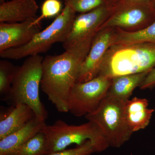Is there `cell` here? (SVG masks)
<instances>
[{"label": "cell", "mask_w": 155, "mask_h": 155, "mask_svg": "<svg viewBox=\"0 0 155 155\" xmlns=\"http://www.w3.org/2000/svg\"><path fill=\"white\" fill-rule=\"evenodd\" d=\"M41 131L46 139L48 155L66 149L72 144L81 145L88 140L94 144L97 153L110 147L99 127L90 121L80 125H70L59 119L53 125H46Z\"/></svg>", "instance_id": "obj_4"}, {"label": "cell", "mask_w": 155, "mask_h": 155, "mask_svg": "<svg viewBox=\"0 0 155 155\" xmlns=\"http://www.w3.org/2000/svg\"><path fill=\"white\" fill-rule=\"evenodd\" d=\"M126 101L107 96L95 110L85 116L99 127L110 147H121L133 134L125 116Z\"/></svg>", "instance_id": "obj_5"}, {"label": "cell", "mask_w": 155, "mask_h": 155, "mask_svg": "<svg viewBox=\"0 0 155 155\" xmlns=\"http://www.w3.org/2000/svg\"><path fill=\"white\" fill-rule=\"evenodd\" d=\"M46 124L45 120L35 116L18 130L0 140V155H8L41 132Z\"/></svg>", "instance_id": "obj_13"}, {"label": "cell", "mask_w": 155, "mask_h": 155, "mask_svg": "<svg viewBox=\"0 0 155 155\" xmlns=\"http://www.w3.org/2000/svg\"><path fill=\"white\" fill-rule=\"evenodd\" d=\"M116 31V28H106L97 32L81 67L77 82H86L98 75L103 58L114 43Z\"/></svg>", "instance_id": "obj_10"}, {"label": "cell", "mask_w": 155, "mask_h": 155, "mask_svg": "<svg viewBox=\"0 0 155 155\" xmlns=\"http://www.w3.org/2000/svg\"><path fill=\"white\" fill-rule=\"evenodd\" d=\"M155 21V8L151 0L144 2L123 0L112 7L110 13L99 30L106 28L126 31L141 30Z\"/></svg>", "instance_id": "obj_7"}, {"label": "cell", "mask_w": 155, "mask_h": 155, "mask_svg": "<svg viewBox=\"0 0 155 155\" xmlns=\"http://www.w3.org/2000/svg\"><path fill=\"white\" fill-rule=\"evenodd\" d=\"M128 1H134V2H144V1H149V0H128Z\"/></svg>", "instance_id": "obj_25"}, {"label": "cell", "mask_w": 155, "mask_h": 155, "mask_svg": "<svg viewBox=\"0 0 155 155\" xmlns=\"http://www.w3.org/2000/svg\"><path fill=\"white\" fill-rule=\"evenodd\" d=\"M155 87V67L150 70L140 85V89L153 88Z\"/></svg>", "instance_id": "obj_23"}, {"label": "cell", "mask_w": 155, "mask_h": 155, "mask_svg": "<svg viewBox=\"0 0 155 155\" xmlns=\"http://www.w3.org/2000/svg\"><path fill=\"white\" fill-rule=\"evenodd\" d=\"M118 0H107L108 2H110V4L113 5V4H114V3L116 2Z\"/></svg>", "instance_id": "obj_24"}, {"label": "cell", "mask_w": 155, "mask_h": 155, "mask_svg": "<svg viewBox=\"0 0 155 155\" xmlns=\"http://www.w3.org/2000/svg\"><path fill=\"white\" fill-rule=\"evenodd\" d=\"M145 98L134 97L125 103V113L127 124L134 132L144 129L149 124L154 110L150 109Z\"/></svg>", "instance_id": "obj_15"}, {"label": "cell", "mask_w": 155, "mask_h": 155, "mask_svg": "<svg viewBox=\"0 0 155 155\" xmlns=\"http://www.w3.org/2000/svg\"><path fill=\"white\" fill-rule=\"evenodd\" d=\"M75 14L70 7L65 5L52 22L40 31L28 43L1 52L0 56L5 59L19 60L46 52L56 43H63L70 31Z\"/></svg>", "instance_id": "obj_6"}, {"label": "cell", "mask_w": 155, "mask_h": 155, "mask_svg": "<svg viewBox=\"0 0 155 155\" xmlns=\"http://www.w3.org/2000/svg\"><path fill=\"white\" fill-rule=\"evenodd\" d=\"M38 6L35 0H10L0 5L1 23H17L35 18Z\"/></svg>", "instance_id": "obj_12"}, {"label": "cell", "mask_w": 155, "mask_h": 155, "mask_svg": "<svg viewBox=\"0 0 155 155\" xmlns=\"http://www.w3.org/2000/svg\"><path fill=\"white\" fill-rule=\"evenodd\" d=\"M8 155H48L45 136L39 132Z\"/></svg>", "instance_id": "obj_18"}, {"label": "cell", "mask_w": 155, "mask_h": 155, "mask_svg": "<svg viewBox=\"0 0 155 155\" xmlns=\"http://www.w3.org/2000/svg\"><path fill=\"white\" fill-rule=\"evenodd\" d=\"M97 152L94 144L90 140L81 145L70 149H65L48 155H91Z\"/></svg>", "instance_id": "obj_22"}, {"label": "cell", "mask_w": 155, "mask_h": 155, "mask_svg": "<svg viewBox=\"0 0 155 155\" xmlns=\"http://www.w3.org/2000/svg\"><path fill=\"white\" fill-rule=\"evenodd\" d=\"M149 72L113 78L107 96L122 101H127L134 90L140 85Z\"/></svg>", "instance_id": "obj_16"}, {"label": "cell", "mask_w": 155, "mask_h": 155, "mask_svg": "<svg viewBox=\"0 0 155 155\" xmlns=\"http://www.w3.org/2000/svg\"><path fill=\"white\" fill-rule=\"evenodd\" d=\"M35 19L17 23L0 24V52L27 44L38 33L40 25Z\"/></svg>", "instance_id": "obj_11"}, {"label": "cell", "mask_w": 155, "mask_h": 155, "mask_svg": "<svg viewBox=\"0 0 155 155\" xmlns=\"http://www.w3.org/2000/svg\"><path fill=\"white\" fill-rule=\"evenodd\" d=\"M16 68L8 61H0V96L2 101H9Z\"/></svg>", "instance_id": "obj_19"}, {"label": "cell", "mask_w": 155, "mask_h": 155, "mask_svg": "<svg viewBox=\"0 0 155 155\" xmlns=\"http://www.w3.org/2000/svg\"><path fill=\"white\" fill-rule=\"evenodd\" d=\"M35 116L28 105L19 104L1 113L0 140L23 127Z\"/></svg>", "instance_id": "obj_14"}, {"label": "cell", "mask_w": 155, "mask_h": 155, "mask_svg": "<svg viewBox=\"0 0 155 155\" xmlns=\"http://www.w3.org/2000/svg\"><path fill=\"white\" fill-rule=\"evenodd\" d=\"M106 0H65V5L69 6L75 13H87L107 5Z\"/></svg>", "instance_id": "obj_20"}, {"label": "cell", "mask_w": 155, "mask_h": 155, "mask_svg": "<svg viewBox=\"0 0 155 155\" xmlns=\"http://www.w3.org/2000/svg\"><path fill=\"white\" fill-rule=\"evenodd\" d=\"M155 67V44H113L106 52L98 75L112 78L149 72Z\"/></svg>", "instance_id": "obj_2"}, {"label": "cell", "mask_w": 155, "mask_h": 155, "mask_svg": "<svg viewBox=\"0 0 155 155\" xmlns=\"http://www.w3.org/2000/svg\"><path fill=\"white\" fill-rule=\"evenodd\" d=\"M94 38L65 50L60 54L48 55L44 58L40 87L60 113L69 112V95L77 82L81 67L88 54Z\"/></svg>", "instance_id": "obj_1"}, {"label": "cell", "mask_w": 155, "mask_h": 155, "mask_svg": "<svg viewBox=\"0 0 155 155\" xmlns=\"http://www.w3.org/2000/svg\"><path fill=\"white\" fill-rule=\"evenodd\" d=\"M112 78L98 75L86 82H76L68 100V111L76 117L94 112L107 95Z\"/></svg>", "instance_id": "obj_8"}, {"label": "cell", "mask_w": 155, "mask_h": 155, "mask_svg": "<svg viewBox=\"0 0 155 155\" xmlns=\"http://www.w3.org/2000/svg\"><path fill=\"white\" fill-rule=\"evenodd\" d=\"M151 1L153 3V5L155 8V0H151Z\"/></svg>", "instance_id": "obj_26"}, {"label": "cell", "mask_w": 155, "mask_h": 155, "mask_svg": "<svg viewBox=\"0 0 155 155\" xmlns=\"http://www.w3.org/2000/svg\"><path fill=\"white\" fill-rule=\"evenodd\" d=\"M113 44L134 43H152L155 44V21L141 30L126 31L116 28Z\"/></svg>", "instance_id": "obj_17"}, {"label": "cell", "mask_w": 155, "mask_h": 155, "mask_svg": "<svg viewBox=\"0 0 155 155\" xmlns=\"http://www.w3.org/2000/svg\"><path fill=\"white\" fill-rule=\"evenodd\" d=\"M6 1H7V0H0V1H1V3H2L3 2H5Z\"/></svg>", "instance_id": "obj_27"}, {"label": "cell", "mask_w": 155, "mask_h": 155, "mask_svg": "<svg viewBox=\"0 0 155 155\" xmlns=\"http://www.w3.org/2000/svg\"><path fill=\"white\" fill-rule=\"evenodd\" d=\"M43 59L40 55L30 56L21 66L17 67L9 101L12 106L27 105L33 110L35 116L45 121L48 112L39 95Z\"/></svg>", "instance_id": "obj_3"}, {"label": "cell", "mask_w": 155, "mask_h": 155, "mask_svg": "<svg viewBox=\"0 0 155 155\" xmlns=\"http://www.w3.org/2000/svg\"><path fill=\"white\" fill-rule=\"evenodd\" d=\"M112 8L105 5L75 16L70 31L63 42L64 49L94 37L110 15Z\"/></svg>", "instance_id": "obj_9"}, {"label": "cell", "mask_w": 155, "mask_h": 155, "mask_svg": "<svg viewBox=\"0 0 155 155\" xmlns=\"http://www.w3.org/2000/svg\"><path fill=\"white\" fill-rule=\"evenodd\" d=\"M62 8L60 0H45L42 5L41 14L35 19V22L40 24L43 19L58 16L62 12Z\"/></svg>", "instance_id": "obj_21"}]
</instances>
